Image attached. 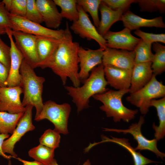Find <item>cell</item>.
Instances as JSON below:
<instances>
[{
  "label": "cell",
  "instance_id": "cell-43",
  "mask_svg": "<svg viewBox=\"0 0 165 165\" xmlns=\"http://www.w3.org/2000/svg\"><path fill=\"white\" fill-rule=\"evenodd\" d=\"M8 165H11V161L10 160H9Z\"/></svg>",
  "mask_w": 165,
  "mask_h": 165
},
{
  "label": "cell",
  "instance_id": "cell-11",
  "mask_svg": "<svg viewBox=\"0 0 165 165\" xmlns=\"http://www.w3.org/2000/svg\"><path fill=\"white\" fill-rule=\"evenodd\" d=\"M15 44L24 59L34 69L38 67L39 61L36 46V36L20 31H12Z\"/></svg>",
  "mask_w": 165,
  "mask_h": 165
},
{
  "label": "cell",
  "instance_id": "cell-27",
  "mask_svg": "<svg viewBox=\"0 0 165 165\" xmlns=\"http://www.w3.org/2000/svg\"><path fill=\"white\" fill-rule=\"evenodd\" d=\"M24 113L11 114L0 112V134H12Z\"/></svg>",
  "mask_w": 165,
  "mask_h": 165
},
{
  "label": "cell",
  "instance_id": "cell-39",
  "mask_svg": "<svg viewBox=\"0 0 165 165\" xmlns=\"http://www.w3.org/2000/svg\"><path fill=\"white\" fill-rule=\"evenodd\" d=\"M9 70L0 63V87H6V82L9 75Z\"/></svg>",
  "mask_w": 165,
  "mask_h": 165
},
{
  "label": "cell",
  "instance_id": "cell-32",
  "mask_svg": "<svg viewBox=\"0 0 165 165\" xmlns=\"http://www.w3.org/2000/svg\"><path fill=\"white\" fill-rule=\"evenodd\" d=\"M140 11L154 12L158 11L161 13L165 12V0H137Z\"/></svg>",
  "mask_w": 165,
  "mask_h": 165
},
{
  "label": "cell",
  "instance_id": "cell-36",
  "mask_svg": "<svg viewBox=\"0 0 165 165\" xmlns=\"http://www.w3.org/2000/svg\"><path fill=\"white\" fill-rule=\"evenodd\" d=\"M27 0H12L9 11L11 15L25 18Z\"/></svg>",
  "mask_w": 165,
  "mask_h": 165
},
{
  "label": "cell",
  "instance_id": "cell-5",
  "mask_svg": "<svg viewBox=\"0 0 165 165\" xmlns=\"http://www.w3.org/2000/svg\"><path fill=\"white\" fill-rule=\"evenodd\" d=\"M165 86L158 81L153 74L149 82L138 90L130 94L126 100L138 108L141 113L145 115L149 111L153 100L165 97Z\"/></svg>",
  "mask_w": 165,
  "mask_h": 165
},
{
  "label": "cell",
  "instance_id": "cell-6",
  "mask_svg": "<svg viewBox=\"0 0 165 165\" xmlns=\"http://www.w3.org/2000/svg\"><path fill=\"white\" fill-rule=\"evenodd\" d=\"M43 104L40 113L35 118V120L47 119L53 124L54 130L56 131L60 134H67L68 123L71 109L70 105L68 103L57 104L51 100Z\"/></svg>",
  "mask_w": 165,
  "mask_h": 165
},
{
  "label": "cell",
  "instance_id": "cell-17",
  "mask_svg": "<svg viewBox=\"0 0 165 165\" xmlns=\"http://www.w3.org/2000/svg\"><path fill=\"white\" fill-rule=\"evenodd\" d=\"M36 36V50L39 61L38 67L43 69L47 68L62 39Z\"/></svg>",
  "mask_w": 165,
  "mask_h": 165
},
{
  "label": "cell",
  "instance_id": "cell-19",
  "mask_svg": "<svg viewBox=\"0 0 165 165\" xmlns=\"http://www.w3.org/2000/svg\"><path fill=\"white\" fill-rule=\"evenodd\" d=\"M36 3L47 28L50 29L58 28L63 18L53 0H36Z\"/></svg>",
  "mask_w": 165,
  "mask_h": 165
},
{
  "label": "cell",
  "instance_id": "cell-25",
  "mask_svg": "<svg viewBox=\"0 0 165 165\" xmlns=\"http://www.w3.org/2000/svg\"><path fill=\"white\" fill-rule=\"evenodd\" d=\"M152 44L155 54L152 62L151 68L153 74L156 76L165 71V46L158 42Z\"/></svg>",
  "mask_w": 165,
  "mask_h": 165
},
{
  "label": "cell",
  "instance_id": "cell-28",
  "mask_svg": "<svg viewBox=\"0 0 165 165\" xmlns=\"http://www.w3.org/2000/svg\"><path fill=\"white\" fill-rule=\"evenodd\" d=\"M57 6L61 9L60 13L63 18L71 21L77 20L79 17L77 0H53Z\"/></svg>",
  "mask_w": 165,
  "mask_h": 165
},
{
  "label": "cell",
  "instance_id": "cell-35",
  "mask_svg": "<svg viewBox=\"0 0 165 165\" xmlns=\"http://www.w3.org/2000/svg\"><path fill=\"white\" fill-rule=\"evenodd\" d=\"M9 15V13L5 8L4 4L0 2V35L6 34L8 28L12 29Z\"/></svg>",
  "mask_w": 165,
  "mask_h": 165
},
{
  "label": "cell",
  "instance_id": "cell-4",
  "mask_svg": "<svg viewBox=\"0 0 165 165\" xmlns=\"http://www.w3.org/2000/svg\"><path fill=\"white\" fill-rule=\"evenodd\" d=\"M129 89L114 90H108L92 97L101 102L103 105L100 108L104 112L107 117H112L115 122L122 120L128 122L134 119L138 112V109H131L125 106L122 102L123 96L129 93Z\"/></svg>",
  "mask_w": 165,
  "mask_h": 165
},
{
  "label": "cell",
  "instance_id": "cell-9",
  "mask_svg": "<svg viewBox=\"0 0 165 165\" xmlns=\"http://www.w3.org/2000/svg\"><path fill=\"white\" fill-rule=\"evenodd\" d=\"M25 108V111L19 120L17 127L11 135L4 141L2 145L3 152L10 154L14 158L17 157V155L14 151L15 144L26 133L35 129L32 120V110L33 107L28 105Z\"/></svg>",
  "mask_w": 165,
  "mask_h": 165
},
{
  "label": "cell",
  "instance_id": "cell-10",
  "mask_svg": "<svg viewBox=\"0 0 165 165\" xmlns=\"http://www.w3.org/2000/svg\"><path fill=\"white\" fill-rule=\"evenodd\" d=\"M145 122L144 117L141 116L137 123H132L128 129H121L104 128V131H113L124 134L129 133L132 135L138 142V145L134 148L136 151L148 150L154 153L158 157L163 159L165 154L160 151L157 147V141L155 139L148 140L145 138L141 132V127Z\"/></svg>",
  "mask_w": 165,
  "mask_h": 165
},
{
  "label": "cell",
  "instance_id": "cell-33",
  "mask_svg": "<svg viewBox=\"0 0 165 165\" xmlns=\"http://www.w3.org/2000/svg\"><path fill=\"white\" fill-rule=\"evenodd\" d=\"M25 18L33 22L40 24L43 22L41 14L37 8L35 0H27Z\"/></svg>",
  "mask_w": 165,
  "mask_h": 165
},
{
  "label": "cell",
  "instance_id": "cell-7",
  "mask_svg": "<svg viewBox=\"0 0 165 165\" xmlns=\"http://www.w3.org/2000/svg\"><path fill=\"white\" fill-rule=\"evenodd\" d=\"M77 8L79 12L78 18L73 22L70 29L82 38L89 41L95 40L99 44L100 48L105 49L107 47L106 41L99 34L90 19L89 15L77 4Z\"/></svg>",
  "mask_w": 165,
  "mask_h": 165
},
{
  "label": "cell",
  "instance_id": "cell-14",
  "mask_svg": "<svg viewBox=\"0 0 165 165\" xmlns=\"http://www.w3.org/2000/svg\"><path fill=\"white\" fill-rule=\"evenodd\" d=\"M131 30L125 28L121 31H109L104 36L108 48L134 51L141 39L133 36Z\"/></svg>",
  "mask_w": 165,
  "mask_h": 165
},
{
  "label": "cell",
  "instance_id": "cell-22",
  "mask_svg": "<svg viewBox=\"0 0 165 165\" xmlns=\"http://www.w3.org/2000/svg\"><path fill=\"white\" fill-rule=\"evenodd\" d=\"M99 9L101 17L97 30L99 34L103 37L109 31L114 23L118 21H121L124 12L121 9L114 10L111 9L102 0Z\"/></svg>",
  "mask_w": 165,
  "mask_h": 165
},
{
  "label": "cell",
  "instance_id": "cell-29",
  "mask_svg": "<svg viewBox=\"0 0 165 165\" xmlns=\"http://www.w3.org/2000/svg\"><path fill=\"white\" fill-rule=\"evenodd\" d=\"M152 45L141 39L134 50L135 53L134 64L152 62L154 54L151 50Z\"/></svg>",
  "mask_w": 165,
  "mask_h": 165
},
{
  "label": "cell",
  "instance_id": "cell-41",
  "mask_svg": "<svg viewBox=\"0 0 165 165\" xmlns=\"http://www.w3.org/2000/svg\"><path fill=\"white\" fill-rule=\"evenodd\" d=\"M15 159L22 162L23 165H45L42 163L36 160L32 161H28L18 157L16 158Z\"/></svg>",
  "mask_w": 165,
  "mask_h": 165
},
{
  "label": "cell",
  "instance_id": "cell-34",
  "mask_svg": "<svg viewBox=\"0 0 165 165\" xmlns=\"http://www.w3.org/2000/svg\"><path fill=\"white\" fill-rule=\"evenodd\" d=\"M134 33L145 42L150 44L156 42L165 43V34H154L144 32L139 29L136 30Z\"/></svg>",
  "mask_w": 165,
  "mask_h": 165
},
{
  "label": "cell",
  "instance_id": "cell-16",
  "mask_svg": "<svg viewBox=\"0 0 165 165\" xmlns=\"http://www.w3.org/2000/svg\"><path fill=\"white\" fill-rule=\"evenodd\" d=\"M132 70L133 69L104 66L105 77L108 85L118 90L129 89Z\"/></svg>",
  "mask_w": 165,
  "mask_h": 165
},
{
  "label": "cell",
  "instance_id": "cell-31",
  "mask_svg": "<svg viewBox=\"0 0 165 165\" xmlns=\"http://www.w3.org/2000/svg\"><path fill=\"white\" fill-rule=\"evenodd\" d=\"M60 134L54 130H46L39 138L40 144L55 150L59 147Z\"/></svg>",
  "mask_w": 165,
  "mask_h": 165
},
{
  "label": "cell",
  "instance_id": "cell-2",
  "mask_svg": "<svg viewBox=\"0 0 165 165\" xmlns=\"http://www.w3.org/2000/svg\"><path fill=\"white\" fill-rule=\"evenodd\" d=\"M83 83L81 87L65 86L68 94L71 97L73 102L75 104L78 113L89 107V100L91 97L108 90L106 88L108 84L105 77L102 64L91 71L89 77Z\"/></svg>",
  "mask_w": 165,
  "mask_h": 165
},
{
  "label": "cell",
  "instance_id": "cell-15",
  "mask_svg": "<svg viewBox=\"0 0 165 165\" xmlns=\"http://www.w3.org/2000/svg\"><path fill=\"white\" fill-rule=\"evenodd\" d=\"M134 51L118 50L107 47L102 59L104 66L109 65L126 69H133L134 65Z\"/></svg>",
  "mask_w": 165,
  "mask_h": 165
},
{
  "label": "cell",
  "instance_id": "cell-24",
  "mask_svg": "<svg viewBox=\"0 0 165 165\" xmlns=\"http://www.w3.org/2000/svg\"><path fill=\"white\" fill-rule=\"evenodd\" d=\"M150 105L156 109L159 118V126L156 125L154 123L152 125L155 139L159 141L163 139L165 135V97L159 99L153 100Z\"/></svg>",
  "mask_w": 165,
  "mask_h": 165
},
{
  "label": "cell",
  "instance_id": "cell-37",
  "mask_svg": "<svg viewBox=\"0 0 165 165\" xmlns=\"http://www.w3.org/2000/svg\"><path fill=\"white\" fill-rule=\"evenodd\" d=\"M135 0H103L102 2L114 10L121 9L124 13L129 10L130 5L136 3Z\"/></svg>",
  "mask_w": 165,
  "mask_h": 165
},
{
  "label": "cell",
  "instance_id": "cell-42",
  "mask_svg": "<svg viewBox=\"0 0 165 165\" xmlns=\"http://www.w3.org/2000/svg\"><path fill=\"white\" fill-rule=\"evenodd\" d=\"M50 165H59L57 163L56 160L54 159ZM82 165H91L89 160H88L85 161Z\"/></svg>",
  "mask_w": 165,
  "mask_h": 165
},
{
  "label": "cell",
  "instance_id": "cell-18",
  "mask_svg": "<svg viewBox=\"0 0 165 165\" xmlns=\"http://www.w3.org/2000/svg\"><path fill=\"white\" fill-rule=\"evenodd\" d=\"M12 29L8 28L6 34L10 43L11 63L8 78L6 82V87H14L20 85L21 79L20 69L24 57L16 47L12 34Z\"/></svg>",
  "mask_w": 165,
  "mask_h": 165
},
{
  "label": "cell",
  "instance_id": "cell-30",
  "mask_svg": "<svg viewBox=\"0 0 165 165\" xmlns=\"http://www.w3.org/2000/svg\"><path fill=\"white\" fill-rule=\"evenodd\" d=\"M101 2V0H77V4L80 6L86 13L90 14L94 25L97 28L100 21L98 12Z\"/></svg>",
  "mask_w": 165,
  "mask_h": 165
},
{
  "label": "cell",
  "instance_id": "cell-1",
  "mask_svg": "<svg viewBox=\"0 0 165 165\" xmlns=\"http://www.w3.org/2000/svg\"><path fill=\"white\" fill-rule=\"evenodd\" d=\"M63 38L47 68L61 78L65 85L67 78L71 81L73 86H80L79 77V61L78 55L79 43L73 41L69 24L66 22Z\"/></svg>",
  "mask_w": 165,
  "mask_h": 165
},
{
  "label": "cell",
  "instance_id": "cell-13",
  "mask_svg": "<svg viewBox=\"0 0 165 165\" xmlns=\"http://www.w3.org/2000/svg\"><path fill=\"white\" fill-rule=\"evenodd\" d=\"M23 93L20 86L0 87V112L11 114L24 112L26 110L20 99Z\"/></svg>",
  "mask_w": 165,
  "mask_h": 165
},
{
  "label": "cell",
  "instance_id": "cell-38",
  "mask_svg": "<svg viewBox=\"0 0 165 165\" xmlns=\"http://www.w3.org/2000/svg\"><path fill=\"white\" fill-rule=\"evenodd\" d=\"M0 63L9 70L10 63V47L1 39L0 35Z\"/></svg>",
  "mask_w": 165,
  "mask_h": 165
},
{
  "label": "cell",
  "instance_id": "cell-26",
  "mask_svg": "<svg viewBox=\"0 0 165 165\" xmlns=\"http://www.w3.org/2000/svg\"><path fill=\"white\" fill-rule=\"evenodd\" d=\"M54 150L39 144L30 149L28 154L35 160L40 162L45 165H50L54 159Z\"/></svg>",
  "mask_w": 165,
  "mask_h": 165
},
{
  "label": "cell",
  "instance_id": "cell-3",
  "mask_svg": "<svg viewBox=\"0 0 165 165\" xmlns=\"http://www.w3.org/2000/svg\"><path fill=\"white\" fill-rule=\"evenodd\" d=\"M34 69L24 59L20 69L19 86L24 94L22 105L24 107L31 105L35 108V118L39 115L43 106L42 94L45 79L37 75Z\"/></svg>",
  "mask_w": 165,
  "mask_h": 165
},
{
  "label": "cell",
  "instance_id": "cell-21",
  "mask_svg": "<svg viewBox=\"0 0 165 165\" xmlns=\"http://www.w3.org/2000/svg\"><path fill=\"white\" fill-rule=\"evenodd\" d=\"M152 62L134 64L133 68L129 93H132L142 88L151 79L153 73Z\"/></svg>",
  "mask_w": 165,
  "mask_h": 165
},
{
  "label": "cell",
  "instance_id": "cell-12",
  "mask_svg": "<svg viewBox=\"0 0 165 165\" xmlns=\"http://www.w3.org/2000/svg\"><path fill=\"white\" fill-rule=\"evenodd\" d=\"M105 49H85L80 46L78 52L79 58V77L83 83L88 78L90 72L95 67L102 64V59Z\"/></svg>",
  "mask_w": 165,
  "mask_h": 165
},
{
  "label": "cell",
  "instance_id": "cell-40",
  "mask_svg": "<svg viewBox=\"0 0 165 165\" xmlns=\"http://www.w3.org/2000/svg\"><path fill=\"white\" fill-rule=\"evenodd\" d=\"M9 137L10 134H0V156L9 160L13 157L11 156L8 155L3 152L2 149V145L5 140L8 138Z\"/></svg>",
  "mask_w": 165,
  "mask_h": 165
},
{
  "label": "cell",
  "instance_id": "cell-20",
  "mask_svg": "<svg viewBox=\"0 0 165 165\" xmlns=\"http://www.w3.org/2000/svg\"><path fill=\"white\" fill-rule=\"evenodd\" d=\"M121 21L124 27L131 31L139 29L142 27L165 28V24L161 16L147 19L141 17L129 10L123 14Z\"/></svg>",
  "mask_w": 165,
  "mask_h": 165
},
{
  "label": "cell",
  "instance_id": "cell-23",
  "mask_svg": "<svg viewBox=\"0 0 165 165\" xmlns=\"http://www.w3.org/2000/svg\"><path fill=\"white\" fill-rule=\"evenodd\" d=\"M102 141L99 142L101 143L105 142H110L119 145L125 148L132 156L134 165H146L148 164L159 163L150 160L143 156L139 152L136 151L134 148L132 147L128 141V140L125 138H118L111 137V138L104 136H102Z\"/></svg>",
  "mask_w": 165,
  "mask_h": 165
},
{
  "label": "cell",
  "instance_id": "cell-8",
  "mask_svg": "<svg viewBox=\"0 0 165 165\" xmlns=\"http://www.w3.org/2000/svg\"><path fill=\"white\" fill-rule=\"evenodd\" d=\"M9 16L13 31H20L35 36L53 37L60 40L64 37V30H53L30 21L24 17L12 15L9 13Z\"/></svg>",
  "mask_w": 165,
  "mask_h": 165
}]
</instances>
